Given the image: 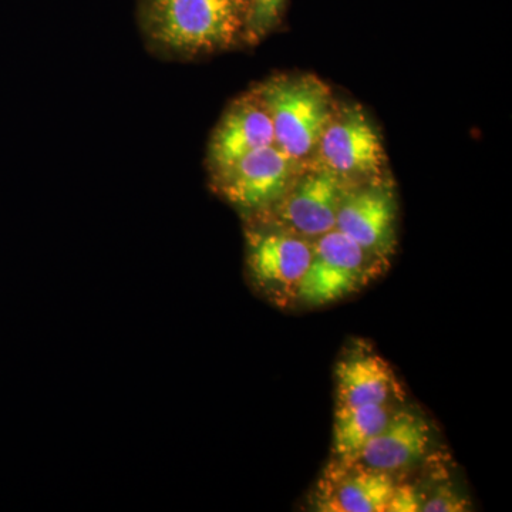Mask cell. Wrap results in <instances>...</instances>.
I'll list each match as a JSON object with an SVG mask.
<instances>
[{"mask_svg":"<svg viewBox=\"0 0 512 512\" xmlns=\"http://www.w3.org/2000/svg\"><path fill=\"white\" fill-rule=\"evenodd\" d=\"M421 511L426 512H460L466 511V503L460 495L454 491L443 490L437 491L436 495L430 498L429 501H424Z\"/></svg>","mask_w":512,"mask_h":512,"instance_id":"2e32d148","label":"cell"},{"mask_svg":"<svg viewBox=\"0 0 512 512\" xmlns=\"http://www.w3.org/2000/svg\"><path fill=\"white\" fill-rule=\"evenodd\" d=\"M247 0H147L150 36L175 52L231 46L247 26Z\"/></svg>","mask_w":512,"mask_h":512,"instance_id":"6da1fadb","label":"cell"},{"mask_svg":"<svg viewBox=\"0 0 512 512\" xmlns=\"http://www.w3.org/2000/svg\"><path fill=\"white\" fill-rule=\"evenodd\" d=\"M311 239L268 225L248 229L247 271L256 291L278 303L293 301L311 265Z\"/></svg>","mask_w":512,"mask_h":512,"instance_id":"277c9868","label":"cell"},{"mask_svg":"<svg viewBox=\"0 0 512 512\" xmlns=\"http://www.w3.org/2000/svg\"><path fill=\"white\" fill-rule=\"evenodd\" d=\"M274 127L275 146L302 163L315 153L336 111L332 92L311 74L281 76L256 90Z\"/></svg>","mask_w":512,"mask_h":512,"instance_id":"7a4b0ae2","label":"cell"},{"mask_svg":"<svg viewBox=\"0 0 512 512\" xmlns=\"http://www.w3.org/2000/svg\"><path fill=\"white\" fill-rule=\"evenodd\" d=\"M393 403L338 407L333 424V454L340 464H356L363 448L386 426Z\"/></svg>","mask_w":512,"mask_h":512,"instance_id":"4fadbf2b","label":"cell"},{"mask_svg":"<svg viewBox=\"0 0 512 512\" xmlns=\"http://www.w3.org/2000/svg\"><path fill=\"white\" fill-rule=\"evenodd\" d=\"M285 0H249L247 29L252 40L265 36L281 18Z\"/></svg>","mask_w":512,"mask_h":512,"instance_id":"5bb4252c","label":"cell"},{"mask_svg":"<svg viewBox=\"0 0 512 512\" xmlns=\"http://www.w3.org/2000/svg\"><path fill=\"white\" fill-rule=\"evenodd\" d=\"M311 265L293 302L309 308L330 305L348 298L382 269L372 256L338 229L313 239Z\"/></svg>","mask_w":512,"mask_h":512,"instance_id":"3957f363","label":"cell"},{"mask_svg":"<svg viewBox=\"0 0 512 512\" xmlns=\"http://www.w3.org/2000/svg\"><path fill=\"white\" fill-rule=\"evenodd\" d=\"M423 503V495L419 493L416 485L396 484L387 503L386 512H419L423 508Z\"/></svg>","mask_w":512,"mask_h":512,"instance_id":"9a60e30c","label":"cell"},{"mask_svg":"<svg viewBox=\"0 0 512 512\" xmlns=\"http://www.w3.org/2000/svg\"><path fill=\"white\" fill-rule=\"evenodd\" d=\"M319 165L352 184L375 180L386 164L382 138L360 107L336 110L315 148Z\"/></svg>","mask_w":512,"mask_h":512,"instance_id":"52a82bcc","label":"cell"},{"mask_svg":"<svg viewBox=\"0 0 512 512\" xmlns=\"http://www.w3.org/2000/svg\"><path fill=\"white\" fill-rule=\"evenodd\" d=\"M299 164L272 144L215 173V185L238 210L264 215L291 187L301 171Z\"/></svg>","mask_w":512,"mask_h":512,"instance_id":"8992f818","label":"cell"},{"mask_svg":"<svg viewBox=\"0 0 512 512\" xmlns=\"http://www.w3.org/2000/svg\"><path fill=\"white\" fill-rule=\"evenodd\" d=\"M430 441V426L423 417L409 410H394L382 431L363 448L356 464L394 474L419 463Z\"/></svg>","mask_w":512,"mask_h":512,"instance_id":"30bf717a","label":"cell"},{"mask_svg":"<svg viewBox=\"0 0 512 512\" xmlns=\"http://www.w3.org/2000/svg\"><path fill=\"white\" fill-rule=\"evenodd\" d=\"M350 183L315 164L299 171L291 187L266 214L271 225L306 239L322 237L336 229L343 194Z\"/></svg>","mask_w":512,"mask_h":512,"instance_id":"5b68a950","label":"cell"},{"mask_svg":"<svg viewBox=\"0 0 512 512\" xmlns=\"http://www.w3.org/2000/svg\"><path fill=\"white\" fill-rule=\"evenodd\" d=\"M333 471L336 474L326 481L319 495V511L386 512L396 485L393 474L360 464H340Z\"/></svg>","mask_w":512,"mask_h":512,"instance_id":"8fae6325","label":"cell"},{"mask_svg":"<svg viewBox=\"0 0 512 512\" xmlns=\"http://www.w3.org/2000/svg\"><path fill=\"white\" fill-rule=\"evenodd\" d=\"M338 407L392 403L399 396L393 369L372 352H356L336 366Z\"/></svg>","mask_w":512,"mask_h":512,"instance_id":"7c38bea8","label":"cell"},{"mask_svg":"<svg viewBox=\"0 0 512 512\" xmlns=\"http://www.w3.org/2000/svg\"><path fill=\"white\" fill-rule=\"evenodd\" d=\"M272 144L274 127L264 104L256 93L241 97L229 107L212 136L211 167L218 173L247 154Z\"/></svg>","mask_w":512,"mask_h":512,"instance_id":"9c48e42d","label":"cell"},{"mask_svg":"<svg viewBox=\"0 0 512 512\" xmlns=\"http://www.w3.org/2000/svg\"><path fill=\"white\" fill-rule=\"evenodd\" d=\"M396 218V200L389 185L370 180L365 185H349L340 202L336 229L383 266L396 248Z\"/></svg>","mask_w":512,"mask_h":512,"instance_id":"ba28073f","label":"cell"}]
</instances>
